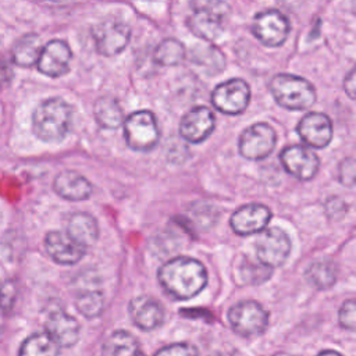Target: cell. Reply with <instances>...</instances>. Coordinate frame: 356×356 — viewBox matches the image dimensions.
Returning <instances> with one entry per match:
<instances>
[{
	"label": "cell",
	"mask_w": 356,
	"mask_h": 356,
	"mask_svg": "<svg viewBox=\"0 0 356 356\" xmlns=\"http://www.w3.org/2000/svg\"><path fill=\"white\" fill-rule=\"evenodd\" d=\"M4 313L0 310V331H1V328H3V323H4Z\"/></svg>",
	"instance_id": "8d00e7d4"
},
{
	"label": "cell",
	"mask_w": 356,
	"mask_h": 356,
	"mask_svg": "<svg viewBox=\"0 0 356 356\" xmlns=\"http://www.w3.org/2000/svg\"><path fill=\"white\" fill-rule=\"evenodd\" d=\"M271 271V268L260 263H253L248 259H245L239 267V275L245 284H261L270 278Z\"/></svg>",
	"instance_id": "f546056e"
},
{
	"label": "cell",
	"mask_w": 356,
	"mask_h": 356,
	"mask_svg": "<svg viewBox=\"0 0 356 356\" xmlns=\"http://www.w3.org/2000/svg\"><path fill=\"white\" fill-rule=\"evenodd\" d=\"M216 118L206 106L191 108L179 122V134L189 143H200L214 131Z\"/></svg>",
	"instance_id": "9a60e30c"
},
{
	"label": "cell",
	"mask_w": 356,
	"mask_h": 356,
	"mask_svg": "<svg viewBox=\"0 0 356 356\" xmlns=\"http://www.w3.org/2000/svg\"><path fill=\"white\" fill-rule=\"evenodd\" d=\"M157 277L164 291L179 300L193 298L207 284L204 266L199 260L185 256H178L164 263Z\"/></svg>",
	"instance_id": "6da1fadb"
},
{
	"label": "cell",
	"mask_w": 356,
	"mask_h": 356,
	"mask_svg": "<svg viewBox=\"0 0 356 356\" xmlns=\"http://www.w3.org/2000/svg\"><path fill=\"white\" fill-rule=\"evenodd\" d=\"M139 352L136 338L128 331H114L103 343V356H135Z\"/></svg>",
	"instance_id": "cb8c5ba5"
},
{
	"label": "cell",
	"mask_w": 356,
	"mask_h": 356,
	"mask_svg": "<svg viewBox=\"0 0 356 356\" xmlns=\"http://www.w3.org/2000/svg\"><path fill=\"white\" fill-rule=\"evenodd\" d=\"M72 57V51L70 46L60 39H54L47 42L40 51L38 58V68L42 74L58 78L70 70V61Z\"/></svg>",
	"instance_id": "2e32d148"
},
{
	"label": "cell",
	"mask_w": 356,
	"mask_h": 356,
	"mask_svg": "<svg viewBox=\"0 0 356 356\" xmlns=\"http://www.w3.org/2000/svg\"><path fill=\"white\" fill-rule=\"evenodd\" d=\"M65 234L78 245L86 249L88 246L93 245L99 238L97 221L89 213L76 211L70 216Z\"/></svg>",
	"instance_id": "44dd1931"
},
{
	"label": "cell",
	"mask_w": 356,
	"mask_h": 356,
	"mask_svg": "<svg viewBox=\"0 0 356 356\" xmlns=\"http://www.w3.org/2000/svg\"><path fill=\"white\" fill-rule=\"evenodd\" d=\"M54 191L67 200H85L92 195L90 182L79 172L72 170L61 171L54 178Z\"/></svg>",
	"instance_id": "ffe728a7"
},
{
	"label": "cell",
	"mask_w": 356,
	"mask_h": 356,
	"mask_svg": "<svg viewBox=\"0 0 356 356\" xmlns=\"http://www.w3.org/2000/svg\"><path fill=\"white\" fill-rule=\"evenodd\" d=\"M306 280L317 289H328L337 281V267L331 260L313 261L306 270Z\"/></svg>",
	"instance_id": "d4e9b609"
},
{
	"label": "cell",
	"mask_w": 356,
	"mask_h": 356,
	"mask_svg": "<svg viewBox=\"0 0 356 356\" xmlns=\"http://www.w3.org/2000/svg\"><path fill=\"white\" fill-rule=\"evenodd\" d=\"M93 113L97 124L104 129H115L124 122L122 108L118 100L111 96L99 97L95 102Z\"/></svg>",
	"instance_id": "7402d4cb"
},
{
	"label": "cell",
	"mask_w": 356,
	"mask_h": 356,
	"mask_svg": "<svg viewBox=\"0 0 356 356\" xmlns=\"http://www.w3.org/2000/svg\"><path fill=\"white\" fill-rule=\"evenodd\" d=\"M128 312L132 323L143 331H152L160 327L164 321V310L161 305L146 295L134 298L129 302Z\"/></svg>",
	"instance_id": "e0dca14e"
},
{
	"label": "cell",
	"mask_w": 356,
	"mask_h": 356,
	"mask_svg": "<svg viewBox=\"0 0 356 356\" xmlns=\"http://www.w3.org/2000/svg\"><path fill=\"white\" fill-rule=\"evenodd\" d=\"M193 14L188 18V28L202 39L216 40L222 32V17L229 6L222 1H192Z\"/></svg>",
	"instance_id": "277c9868"
},
{
	"label": "cell",
	"mask_w": 356,
	"mask_h": 356,
	"mask_svg": "<svg viewBox=\"0 0 356 356\" xmlns=\"http://www.w3.org/2000/svg\"><path fill=\"white\" fill-rule=\"evenodd\" d=\"M75 306L81 314H83L88 318L97 317L103 312L104 299L103 293L97 289L85 288L81 289L75 299Z\"/></svg>",
	"instance_id": "f1b7e54d"
},
{
	"label": "cell",
	"mask_w": 356,
	"mask_h": 356,
	"mask_svg": "<svg viewBox=\"0 0 356 356\" xmlns=\"http://www.w3.org/2000/svg\"><path fill=\"white\" fill-rule=\"evenodd\" d=\"M58 349L46 332H36L22 342L18 356H58Z\"/></svg>",
	"instance_id": "484cf974"
},
{
	"label": "cell",
	"mask_w": 356,
	"mask_h": 356,
	"mask_svg": "<svg viewBox=\"0 0 356 356\" xmlns=\"http://www.w3.org/2000/svg\"><path fill=\"white\" fill-rule=\"evenodd\" d=\"M343 88H345V92L346 95L350 97V99H355V70L352 68L348 75L345 76L343 79Z\"/></svg>",
	"instance_id": "e575fe53"
},
{
	"label": "cell",
	"mask_w": 356,
	"mask_h": 356,
	"mask_svg": "<svg viewBox=\"0 0 356 356\" xmlns=\"http://www.w3.org/2000/svg\"><path fill=\"white\" fill-rule=\"evenodd\" d=\"M273 356H295V355H291V353H286V352H278V353H275Z\"/></svg>",
	"instance_id": "74e56055"
},
{
	"label": "cell",
	"mask_w": 356,
	"mask_h": 356,
	"mask_svg": "<svg viewBox=\"0 0 356 356\" xmlns=\"http://www.w3.org/2000/svg\"><path fill=\"white\" fill-rule=\"evenodd\" d=\"M185 47L177 39H164L154 50V61L159 65H178L185 58Z\"/></svg>",
	"instance_id": "83f0119b"
},
{
	"label": "cell",
	"mask_w": 356,
	"mask_h": 356,
	"mask_svg": "<svg viewBox=\"0 0 356 356\" xmlns=\"http://www.w3.org/2000/svg\"><path fill=\"white\" fill-rule=\"evenodd\" d=\"M275 102L288 110H307L316 102V89L305 78L292 74H277L270 81Z\"/></svg>",
	"instance_id": "3957f363"
},
{
	"label": "cell",
	"mask_w": 356,
	"mask_h": 356,
	"mask_svg": "<svg viewBox=\"0 0 356 356\" xmlns=\"http://www.w3.org/2000/svg\"><path fill=\"white\" fill-rule=\"evenodd\" d=\"M317 356H342V355L338 353V352H335V350H323V352H320Z\"/></svg>",
	"instance_id": "d590c367"
},
{
	"label": "cell",
	"mask_w": 356,
	"mask_h": 356,
	"mask_svg": "<svg viewBox=\"0 0 356 356\" xmlns=\"http://www.w3.org/2000/svg\"><path fill=\"white\" fill-rule=\"evenodd\" d=\"M42 47V40L36 33H26L13 46V61L19 67H31L38 63Z\"/></svg>",
	"instance_id": "603a6c76"
},
{
	"label": "cell",
	"mask_w": 356,
	"mask_h": 356,
	"mask_svg": "<svg viewBox=\"0 0 356 356\" xmlns=\"http://www.w3.org/2000/svg\"><path fill=\"white\" fill-rule=\"evenodd\" d=\"M253 35L266 46L282 44L289 33L288 18L278 10H264L253 18Z\"/></svg>",
	"instance_id": "8fae6325"
},
{
	"label": "cell",
	"mask_w": 356,
	"mask_h": 356,
	"mask_svg": "<svg viewBox=\"0 0 356 356\" xmlns=\"http://www.w3.org/2000/svg\"><path fill=\"white\" fill-rule=\"evenodd\" d=\"M339 324L346 330L355 328V300H346L339 309Z\"/></svg>",
	"instance_id": "d6a6232c"
},
{
	"label": "cell",
	"mask_w": 356,
	"mask_h": 356,
	"mask_svg": "<svg viewBox=\"0 0 356 356\" xmlns=\"http://www.w3.org/2000/svg\"><path fill=\"white\" fill-rule=\"evenodd\" d=\"M191 60L202 67L206 74L214 75L224 70L225 60L224 56L218 49L214 46H206V47H195L191 53Z\"/></svg>",
	"instance_id": "4316f807"
},
{
	"label": "cell",
	"mask_w": 356,
	"mask_h": 356,
	"mask_svg": "<svg viewBox=\"0 0 356 356\" xmlns=\"http://www.w3.org/2000/svg\"><path fill=\"white\" fill-rule=\"evenodd\" d=\"M271 218V211L261 203H248L241 206L231 216V228L238 235L259 234L266 229Z\"/></svg>",
	"instance_id": "5bb4252c"
},
{
	"label": "cell",
	"mask_w": 356,
	"mask_h": 356,
	"mask_svg": "<svg viewBox=\"0 0 356 356\" xmlns=\"http://www.w3.org/2000/svg\"><path fill=\"white\" fill-rule=\"evenodd\" d=\"M46 334L58 348H70L75 345L79 338V324L65 312L54 310L46 320Z\"/></svg>",
	"instance_id": "d6986e66"
},
{
	"label": "cell",
	"mask_w": 356,
	"mask_h": 356,
	"mask_svg": "<svg viewBox=\"0 0 356 356\" xmlns=\"http://www.w3.org/2000/svg\"><path fill=\"white\" fill-rule=\"evenodd\" d=\"M154 356H199L197 349L189 343H171L161 348Z\"/></svg>",
	"instance_id": "4dcf8cb0"
},
{
	"label": "cell",
	"mask_w": 356,
	"mask_h": 356,
	"mask_svg": "<svg viewBox=\"0 0 356 356\" xmlns=\"http://www.w3.org/2000/svg\"><path fill=\"white\" fill-rule=\"evenodd\" d=\"M17 298V288L13 281H7L0 286V310L3 313L10 312Z\"/></svg>",
	"instance_id": "1f68e13d"
},
{
	"label": "cell",
	"mask_w": 356,
	"mask_h": 356,
	"mask_svg": "<svg viewBox=\"0 0 356 356\" xmlns=\"http://www.w3.org/2000/svg\"><path fill=\"white\" fill-rule=\"evenodd\" d=\"M277 134L266 122H256L248 127L239 138V153L249 160H263L275 147Z\"/></svg>",
	"instance_id": "30bf717a"
},
{
	"label": "cell",
	"mask_w": 356,
	"mask_h": 356,
	"mask_svg": "<svg viewBox=\"0 0 356 356\" xmlns=\"http://www.w3.org/2000/svg\"><path fill=\"white\" fill-rule=\"evenodd\" d=\"M135 356H145V355H143V353H142V352H138V353H136V355H135Z\"/></svg>",
	"instance_id": "f35d334b"
},
{
	"label": "cell",
	"mask_w": 356,
	"mask_h": 356,
	"mask_svg": "<svg viewBox=\"0 0 356 356\" xmlns=\"http://www.w3.org/2000/svg\"><path fill=\"white\" fill-rule=\"evenodd\" d=\"M300 139L310 147L323 149L332 139V122L331 118L318 111H310L305 114L296 127Z\"/></svg>",
	"instance_id": "4fadbf2b"
},
{
	"label": "cell",
	"mask_w": 356,
	"mask_h": 356,
	"mask_svg": "<svg viewBox=\"0 0 356 356\" xmlns=\"http://www.w3.org/2000/svg\"><path fill=\"white\" fill-rule=\"evenodd\" d=\"M122 125L127 145L136 152H147L153 149L160 139L156 115L149 110L131 113Z\"/></svg>",
	"instance_id": "5b68a950"
},
{
	"label": "cell",
	"mask_w": 356,
	"mask_h": 356,
	"mask_svg": "<svg viewBox=\"0 0 356 356\" xmlns=\"http://www.w3.org/2000/svg\"><path fill=\"white\" fill-rule=\"evenodd\" d=\"M71 122L72 108L60 97L42 102L32 115L33 132L44 142H58L64 139L71 128Z\"/></svg>",
	"instance_id": "7a4b0ae2"
},
{
	"label": "cell",
	"mask_w": 356,
	"mask_h": 356,
	"mask_svg": "<svg viewBox=\"0 0 356 356\" xmlns=\"http://www.w3.org/2000/svg\"><path fill=\"white\" fill-rule=\"evenodd\" d=\"M339 181L345 186H353V184H355V160H353V157H348L341 163Z\"/></svg>",
	"instance_id": "836d02e7"
},
{
	"label": "cell",
	"mask_w": 356,
	"mask_h": 356,
	"mask_svg": "<svg viewBox=\"0 0 356 356\" xmlns=\"http://www.w3.org/2000/svg\"><path fill=\"white\" fill-rule=\"evenodd\" d=\"M254 249L259 263L273 270L286 261L291 252V239L278 227L266 228L259 234Z\"/></svg>",
	"instance_id": "ba28073f"
},
{
	"label": "cell",
	"mask_w": 356,
	"mask_h": 356,
	"mask_svg": "<svg viewBox=\"0 0 356 356\" xmlns=\"http://www.w3.org/2000/svg\"><path fill=\"white\" fill-rule=\"evenodd\" d=\"M92 35L97 53L110 57L117 56L127 47L131 38V28L122 19L108 17L93 26Z\"/></svg>",
	"instance_id": "52a82bcc"
},
{
	"label": "cell",
	"mask_w": 356,
	"mask_h": 356,
	"mask_svg": "<svg viewBox=\"0 0 356 356\" xmlns=\"http://www.w3.org/2000/svg\"><path fill=\"white\" fill-rule=\"evenodd\" d=\"M280 160L285 171L300 181L312 179L320 167V160L312 149L303 145H291L282 149Z\"/></svg>",
	"instance_id": "7c38bea8"
},
{
	"label": "cell",
	"mask_w": 356,
	"mask_h": 356,
	"mask_svg": "<svg viewBox=\"0 0 356 356\" xmlns=\"http://www.w3.org/2000/svg\"><path fill=\"white\" fill-rule=\"evenodd\" d=\"M44 248L49 256L60 264H75L86 252L85 248L61 231L47 232L44 238Z\"/></svg>",
	"instance_id": "ac0fdd59"
},
{
	"label": "cell",
	"mask_w": 356,
	"mask_h": 356,
	"mask_svg": "<svg viewBox=\"0 0 356 356\" xmlns=\"http://www.w3.org/2000/svg\"><path fill=\"white\" fill-rule=\"evenodd\" d=\"M228 321L234 332L250 338L264 332L268 324V313L254 300H242L229 309Z\"/></svg>",
	"instance_id": "8992f818"
},
{
	"label": "cell",
	"mask_w": 356,
	"mask_h": 356,
	"mask_svg": "<svg viewBox=\"0 0 356 356\" xmlns=\"http://www.w3.org/2000/svg\"><path fill=\"white\" fill-rule=\"evenodd\" d=\"M211 104L224 114H241L249 104L250 88L241 78H231L214 88Z\"/></svg>",
	"instance_id": "9c48e42d"
}]
</instances>
